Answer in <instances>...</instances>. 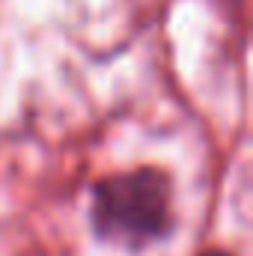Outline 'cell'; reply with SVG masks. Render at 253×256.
<instances>
[{
    "label": "cell",
    "mask_w": 253,
    "mask_h": 256,
    "mask_svg": "<svg viewBox=\"0 0 253 256\" xmlns=\"http://www.w3.org/2000/svg\"><path fill=\"white\" fill-rule=\"evenodd\" d=\"M92 226L126 248L161 238L170 230V179L152 167L102 179L92 191Z\"/></svg>",
    "instance_id": "6da1fadb"
},
{
    "label": "cell",
    "mask_w": 253,
    "mask_h": 256,
    "mask_svg": "<svg viewBox=\"0 0 253 256\" xmlns=\"http://www.w3.org/2000/svg\"><path fill=\"white\" fill-rule=\"evenodd\" d=\"M200 256H232V254H226V250H208V254H200Z\"/></svg>",
    "instance_id": "7a4b0ae2"
}]
</instances>
